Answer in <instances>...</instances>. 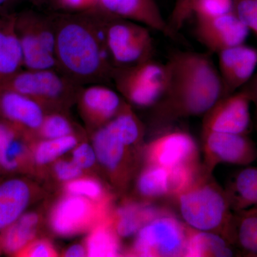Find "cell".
I'll return each instance as SVG.
<instances>
[{
    "label": "cell",
    "instance_id": "obj_1",
    "mask_svg": "<svg viewBox=\"0 0 257 257\" xmlns=\"http://www.w3.org/2000/svg\"><path fill=\"white\" fill-rule=\"evenodd\" d=\"M165 65V92L155 106L160 124L204 115L222 97L220 76L209 55L177 52Z\"/></svg>",
    "mask_w": 257,
    "mask_h": 257
},
{
    "label": "cell",
    "instance_id": "obj_2",
    "mask_svg": "<svg viewBox=\"0 0 257 257\" xmlns=\"http://www.w3.org/2000/svg\"><path fill=\"white\" fill-rule=\"evenodd\" d=\"M58 70L79 85L111 82L114 67L97 10L52 18Z\"/></svg>",
    "mask_w": 257,
    "mask_h": 257
},
{
    "label": "cell",
    "instance_id": "obj_3",
    "mask_svg": "<svg viewBox=\"0 0 257 257\" xmlns=\"http://www.w3.org/2000/svg\"><path fill=\"white\" fill-rule=\"evenodd\" d=\"M179 218L194 230L216 233L233 245L234 212L225 189L204 170L187 189L172 199Z\"/></svg>",
    "mask_w": 257,
    "mask_h": 257
},
{
    "label": "cell",
    "instance_id": "obj_4",
    "mask_svg": "<svg viewBox=\"0 0 257 257\" xmlns=\"http://www.w3.org/2000/svg\"><path fill=\"white\" fill-rule=\"evenodd\" d=\"M100 13L106 50L114 68L136 65L152 59L154 43L150 28Z\"/></svg>",
    "mask_w": 257,
    "mask_h": 257
},
{
    "label": "cell",
    "instance_id": "obj_5",
    "mask_svg": "<svg viewBox=\"0 0 257 257\" xmlns=\"http://www.w3.org/2000/svg\"><path fill=\"white\" fill-rule=\"evenodd\" d=\"M191 230L167 207L137 233L130 253L136 256H185Z\"/></svg>",
    "mask_w": 257,
    "mask_h": 257
},
{
    "label": "cell",
    "instance_id": "obj_6",
    "mask_svg": "<svg viewBox=\"0 0 257 257\" xmlns=\"http://www.w3.org/2000/svg\"><path fill=\"white\" fill-rule=\"evenodd\" d=\"M15 29L21 45L25 69L58 70L52 18L26 12L15 15Z\"/></svg>",
    "mask_w": 257,
    "mask_h": 257
},
{
    "label": "cell",
    "instance_id": "obj_7",
    "mask_svg": "<svg viewBox=\"0 0 257 257\" xmlns=\"http://www.w3.org/2000/svg\"><path fill=\"white\" fill-rule=\"evenodd\" d=\"M111 82L132 104L155 106L165 92V65L151 59L130 67H116Z\"/></svg>",
    "mask_w": 257,
    "mask_h": 257
},
{
    "label": "cell",
    "instance_id": "obj_8",
    "mask_svg": "<svg viewBox=\"0 0 257 257\" xmlns=\"http://www.w3.org/2000/svg\"><path fill=\"white\" fill-rule=\"evenodd\" d=\"M3 87L25 94L41 106L44 103L59 102L82 89V86L56 69H22Z\"/></svg>",
    "mask_w": 257,
    "mask_h": 257
},
{
    "label": "cell",
    "instance_id": "obj_9",
    "mask_svg": "<svg viewBox=\"0 0 257 257\" xmlns=\"http://www.w3.org/2000/svg\"><path fill=\"white\" fill-rule=\"evenodd\" d=\"M202 166L209 175L220 164L245 167L257 160L256 144L247 135L210 132L202 133Z\"/></svg>",
    "mask_w": 257,
    "mask_h": 257
},
{
    "label": "cell",
    "instance_id": "obj_10",
    "mask_svg": "<svg viewBox=\"0 0 257 257\" xmlns=\"http://www.w3.org/2000/svg\"><path fill=\"white\" fill-rule=\"evenodd\" d=\"M109 217L104 202L96 204L87 198L72 194L57 205L52 214V226L57 234L71 236Z\"/></svg>",
    "mask_w": 257,
    "mask_h": 257
},
{
    "label": "cell",
    "instance_id": "obj_11",
    "mask_svg": "<svg viewBox=\"0 0 257 257\" xmlns=\"http://www.w3.org/2000/svg\"><path fill=\"white\" fill-rule=\"evenodd\" d=\"M251 101L243 89L221 97L204 115L202 133L247 135L251 125Z\"/></svg>",
    "mask_w": 257,
    "mask_h": 257
},
{
    "label": "cell",
    "instance_id": "obj_12",
    "mask_svg": "<svg viewBox=\"0 0 257 257\" xmlns=\"http://www.w3.org/2000/svg\"><path fill=\"white\" fill-rule=\"evenodd\" d=\"M147 165L166 169L187 164L200 163L199 147L190 134L172 131L149 144L145 150Z\"/></svg>",
    "mask_w": 257,
    "mask_h": 257
},
{
    "label": "cell",
    "instance_id": "obj_13",
    "mask_svg": "<svg viewBox=\"0 0 257 257\" xmlns=\"http://www.w3.org/2000/svg\"><path fill=\"white\" fill-rule=\"evenodd\" d=\"M249 30L234 12L212 18H197L195 34L198 40L211 52L243 45Z\"/></svg>",
    "mask_w": 257,
    "mask_h": 257
},
{
    "label": "cell",
    "instance_id": "obj_14",
    "mask_svg": "<svg viewBox=\"0 0 257 257\" xmlns=\"http://www.w3.org/2000/svg\"><path fill=\"white\" fill-rule=\"evenodd\" d=\"M217 55L218 72L224 97L234 94L252 78L257 67V50L243 44L221 51Z\"/></svg>",
    "mask_w": 257,
    "mask_h": 257
},
{
    "label": "cell",
    "instance_id": "obj_15",
    "mask_svg": "<svg viewBox=\"0 0 257 257\" xmlns=\"http://www.w3.org/2000/svg\"><path fill=\"white\" fill-rule=\"evenodd\" d=\"M113 18L142 24L152 30L173 37L155 0H97V8Z\"/></svg>",
    "mask_w": 257,
    "mask_h": 257
},
{
    "label": "cell",
    "instance_id": "obj_16",
    "mask_svg": "<svg viewBox=\"0 0 257 257\" xmlns=\"http://www.w3.org/2000/svg\"><path fill=\"white\" fill-rule=\"evenodd\" d=\"M0 115L18 127L39 130L45 119L42 106L32 98L0 87Z\"/></svg>",
    "mask_w": 257,
    "mask_h": 257
},
{
    "label": "cell",
    "instance_id": "obj_17",
    "mask_svg": "<svg viewBox=\"0 0 257 257\" xmlns=\"http://www.w3.org/2000/svg\"><path fill=\"white\" fill-rule=\"evenodd\" d=\"M79 96L83 113L89 121L97 124L110 121L125 104L117 93L102 84L82 88Z\"/></svg>",
    "mask_w": 257,
    "mask_h": 257
},
{
    "label": "cell",
    "instance_id": "obj_18",
    "mask_svg": "<svg viewBox=\"0 0 257 257\" xmlns=\"http://www.w3.org/2000/svg\"><path fill=\"white\" fill-rule=\"evenodd\" d=\"M94 151L101 165L123 182L126 178L128 147L107 123L98 130L94 139Z\"/></svg>",
    "mask_w": 257,
    "mask_h": 257
},
{
    "label": "cell",
    "instance_id": "obj_19",
    "mask_svg": "<svg viewBox=\"0 0 257 257\" xmlns=\"http://www.w3.org/2000/svg\"><path fill=\"white\" fill-rule=\"evenodd\" d=\"M15 15H5L0 19V87L24 67L23 52L15 29Z\"/></svg>",
    "mask_w": 257,
    "mask_h": 257
},
{
    "label": "cell",
    "instance_id": "obj_20",
    "mask_svg": "<svg viewBox=\"0 0 257 257\" xmlns=\"http://www.w3.org/2000/svg\"><path fill=\"white\" fill-rule=\"evenodd\" d=\"M167 208L149 202H125L112 217L115 231L119 237H130L136 234L145 224L162 214Z\"/></svg>",
    "mask_w": 257,
    "mask_h": 257
},
{
    "label": "cell",
    "instance_id": "obj_21",
    "mask_svg": "<svg viewBox=\"0 0 257 257\" xmlns=\"http://www.w3.org/2000/svg\"><path fill=\"white\" fill-rule=\"evenodd\" d=\"M224 189L233 212L257 207V166L237 171Z\"/></svg>",
    "mask_w": 257,
    "mask_h": 257
},
{
    "label": "cell",
    "instance_id": "obj_22",
    "mask_svg": "<svg viewBox=\"0 0 257 257\" xmlns=\"http://www.w3.org/2000/svg\"><path fill=\"white\" fill-rule=\"evenodd\" d=\"M30 198L28 184L20 179L0 184V224L5 227L23 214Z\"/></svg>",
    "mask_w": 257,
    "mask_h": 257
},
{
    "label": "cell",
    "instance_id": "obj_23",
    "mask_svg": "<svg viewBox=\"0 0 257 257\" xmlns=\"http://www.w3.org/2000/svg\"><path fill=\"white\" fill-rule=\"evenodd\" d=\"M38 216L34 213L22 214L8 226L3 228L0 235V246L9 254L18 255L32 242L36 234Z\"/></svg>",
    "mask_w": 257,
    "mask_h": 257
},
{
    "label": "cell",
    "instance_id": "obj_24",
    "mask_svg": "<svg viewBox=\"0 0 257 257\" xmlns=\"http://www.w3.org/2000/svg\"><path fill=\"white\" fill-rule=\"evenodd\" d=\"M235 246L221 235L192 229L185 256H234Z\"/></svg>",
    "mask_w": 257,
    "mask_h": 257
},
{
    "label": "cell",
    "instance_id": "obj_25",
    "mask_svg": "<svg viewBox=\"0 0 257 257\" xmlns=\"http://www.w3.org/2000/svg\"><path fill=\"white\" fill-rule=\"evenodd\" d=\"M21 130L4 118L0 120V167L5 170H18L26 155Z\"/></svg>",
    "mask_w": 257,
    "mask_h": 257
},
{
    "label": "cell",
    "instance_id": "obj_26",
    "mask_svg": "<svg viewBox=\"0 0 257 257\" xmlns=\"http://www.w3.org/2000/svg\"><path fill=\"white\" fill-rule=\"evenodd\" d=\"M119 238L113 225L112 218H107L98 224L89 235L87 243L88 256H119Z\"/></svg>",
    "mask_w": 257,
    "mask_h": 257
},
{
    "label": "cell",
    "instance_id": "obj_27",
    "mask_svg": "<svg viewBox=\"0 0 257 257\" xmlns=\"http://www.w3.org/2000/svg\"><path fill=\"white\" fill-rule=\"evenodd\" d=\"M138 192L148 201L170 197L169 171L164 167L147 165L137 184Z\"/></svg>",
    "mask_w": 257,
    "mask_h": 257
},
{
    "label": "cell",
    "instance_id": "obj_28",
    "mask_svg": "<svg viewBox=\"0 0 257 257\" xmlns=\"http://www.w3.org/2000/svg\"><path fill=\"white\" fill-rule=\"evenodd\" d=\"M77 143V139L72 135L43 142L40 144L35 150V161L40 165L50 163L74 148Z\"/></svg>",
    "mask_w": 257,
    "mask_h": 257
},
{
    "label": "cell",
    "instance_id": "obj_29",
    "mask_svg": "<svg viewBox=\"0 0 257 257\" xmlns=\"http://www.w3.org/2000/svg\"><path fill=\"white\" fill-rule=\"evenodd\" d=\"M234 0H197L193 10L196 18H212L234 12Z\"/></svg>",
    "mask_w": 257,
    "mask_h": 257
},
{
    "label": "cell",
    "instance_id": "obj_30",
    "mask_svg": "<svg viewBox=\"0 0 257 257\" xmlns=\"http://www.w3.org/2000/svg\"><path fill=\"white\" fill-rule=\"evenodd\" d=\"M39 130L48 140L64 138L71 135L72 128L68 120L60 114H52L45 116L43 122Z\"/></svg>",
    "mask_w": 257,
    "mask_h": 257
},
{
    "label": "cell",
    "instance_id": "obj_31",
    "mask_svg": "<svg viewBox=\"0 0 257 257\" xmlns=\"http://www.w3.org/2000/svg\"><path fill=\"white\" fill-rule=\"evenodd\" d=\"M197 2V0H176L170 22L167 23L173 36L183 26L184 23L192 16Z\"/></svg>",
    "mask_w": 257,
    "mask_h": 257
},
{
    "label": "cell",
    "instance_id": "obj_32",
    "mask_svg": "<svg viewBox=\"0 0 257 257\" xmlns=\"http://www.w3.org/2000/svg\"><path fill=\"white\" fill-rule=\"evenodd\" d=\"M234 12L257 36V0H234Z\"/></svg>",
    "mask_w": 257,
    "mask_h": 257
},
{
    "label": "cell",
    "instance_id": "obj_33",
    "mask_svg": "<svg viewBox=\"0 0 257 257\" xmlns=\"http://www.w3.org/2000/svg\"><path fill=\"white\" fill-rule=\"evenodd\" d=\"M67 190L73 195L99 199L103 194L100 184L92 179H77L69 182Z\"/></svg>",
    "mask_w": 257,
    "mask_h": 257
},
{
    "label": "cell",
    "instance_id": "obj_34",
    "mask_svg": "<svg viewBox=\"0 0 257 257\" xmlns=\"http://www.w3.org/2000/svg\"><path fill=\"white\" fill-rule=\"evenodd\" d=\"M57 255L52 244L45 240L30 242L28 246L23 248L19 256L27 257H50Z\"/></svg>",
    "mask_w": 257,
    "mask_h": 257
},
{
    "label": "cell",
    "instance_id": "obj_35",
    "mask_svg": "<svg viewBox=\"0 0 257 257\" xmlns=\"http://www.w3.org/2000/svg\"><path fill=\"white\" fill-rule=\"evenodd\" d=\"M95 151L87 144H82L73 152V162L81 169H87L94 165L96 160Z\"/></svg>",
    "mask_w": 257,
    "mask_h": 257
},
{
    "label": "cell",
    "instance_id": "obj_36",
    "mask_svg": "<svg viewBox=\"0 0 257 257\" xmlns=\"http://www.w3.org/2000/svg\"><path fill=\"white\" fill-rule=\"evenodd\" d=\"M55 169L58 178L63 181L74 180L82 174V169L73 162L60 161L56 164Z\"/></svg>",
    "mask_w": 257,
    "mask_h": 257
},
{
    "label": "cell",
    "instance_id": "obj_37",
    "mask_svg": "<svg viewBox=\"0 0 257 257\" xmlns=\"http://www.w3.org/2000/svg\"><path fill=\"white\" fill-rule=\"evenodd\" d=\"M57 2L62 8L79 13L97 8V0H57Z\"/></svg>",
    "mask_w": 257,
    "mask_h": 257
},
{
    "label": "cell",
    "instance_id": "obj_38",
    "mask_svg": "<svg viewBox=\"0 0 257 257\" xmlns=\"http://www.w3.org/2000/svg\"><path fill=\"white\" fill-rule=\"evenodd\" d=\"M243 89L249 96L251 103H253L256 106L257 113V74L255 77H252V78L250 79L246 85L243 86Z\"/></svg>",
    "mask_w": 257,
    "mask_h": 257
},
{
    "label": "cell",
    "instance_id": "obj_39",
    "mask_svg": "<svg viewBox=\"0 0 257 257\" xmlns=\"http://www.w3.org/2000/svg\"><path fill=\"white\" fill-rule=\"evenodd\" d=\"M87 251L86 248L81 245H74L71 246L66 251L65 256L68 257H82L87 256Z\"/></svg>",
    "mask_w": 257,
    "mask_h": 257
},
{
    "label": "cell",
    "instance_id": "obj_40",
    "mask_svg": "<svg viewBox=\"0 0 257 257\" xmlns=\"http://www.w3.org/2000/svg\"><path fill=\"white\" fill-rule=\"evenodd\" d=\"M11 2V0H0V10L5 8L9 3Z\"/></svg>",
    "mask_w": 257,
    "mask_h": 257
},
{
    "label": "cell",
    "instance_id": "obj_41",
    "mask_svg": "<svg viewBox=\"0 0 257 257\" xmlns=\"http://www.w3.org/2000/svg\"><path fill=\"white\" fill-rule=\"evenodd\" d=\"M255 128H256V134H257V113H256V122H255Z\"/></svg>",
    "mask_w": 257,
    "mask_h": 257
},
{
    "label": "cell",
    "instance_id": "obj_42",
    "mask_svg": "<svg viewBox=\"0 0 257 257\" xmlns=\"http://www.w3.org/2000/svg\"><path fill=\"white\" fill-rule=\"evenodd\" d=\"M3 229V227H2V225L0 224V230Z\"/></svg>",
    "mask_w": 257,
    "mask_h": 257
},
{
    "label": "cell",
    "instance_id": "obj_43",
    "mask_svg": "<svg viewBox=\"0 0 257 257\" xmlns=\"http://www.w3.org/2000/svg\"><path fill=\"white\" fill-rule=\"evenodd\" d=\"M1 249H2V248H1V246H0V250H1Z\"/></svg>",
    "mask_w": 257,
    "mask_h": 257
}]
</instances>
